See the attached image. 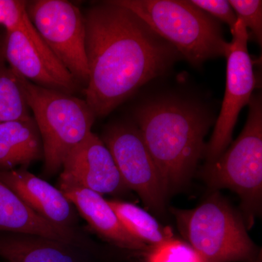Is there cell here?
Segmentation results:
<instances>
[{
	"mask_svg": "<svg viewBox=\"0 0 262 262\" xmlns=\"http://www.w3.org/2000/svg\"><path fill=\"white\" fill-rule=\"evenodd\" d=\"M84 20L89 67L84 93L96 117L111 113L182 56L139 17L113 0L89 8Z\"/></svg>",
	"mask_w": 262,
	"mask_h": 262,
	"instance_id": "6da1fadb",
	"label": "cell"
},
{
	"mask_svg": "<svg viewBox=\"0 0 262 262\" xmlns=\"http://www.w3.org/2000/svg\"><path fill=\"white\" fill-rule=\"evenodd\" d=\"M134 117L168 196L189 180L205 155L211 116L199 103L166 96L141 103Z\"/></svg>",
	"mask_w": 262,
	"mask_h": 262,
	"instance_id": "7a4b0ae2",
	"label": "cell"
},
{
	"mask_svg": "<svg viewBox=\"0 0 262 262\" xmlns=\"http://www.w3.org/2000/svg\"><path fill=\"white\" fill-rule=\"evenodd\" d=\"M145 22L189 63L225 56L229 42L213 17L189 0H113Z\"/></svg>",
	"mask_w": 262,
	"mask_h": 262,
	"instance_id": "3957f363",
	"label": "cell"
},
{
	"mask_svg": "<svg viewBox=\"0 0 262 262\" xmlns=\"http://www.w3.org/2000/svg\"><path fill=\"white\" fill-rule=\"evenodd\" d=\"M175 215L183 235L203 262H257L259 252L244 217L220 193Z\"/></svg>",
	"mask_w": 262,
	"mask_h": 262,
	"instance_id": "277c9868",
	"label": "cell"
},
{
	"mask_svg": "<svg viewBox=\"0 0 262 262\" xmlns=\"http://www.w3.org/2000/svg\"><path fill=\"white\" fill-rule=\"evenodd\" d=\"M246 125L228 149L211 163H207L203 177L213 189L227 188L241 198L246 227H252L261 209L262 100L252 96Z\"/></svg>",
	"mask_w": 262,
	"mask_h": 262,
	"instance_id": "5b68a950",
	"label": "cell"
},
{
	"mask_svg": "<svg viewBox=\"0 0 262 262\" xmlns=\"http://www.w3.org/2000/svg\"><path fill=\"white\" fill-rule=\"evenodd\" d=\"M22 82L42 139L44 173L54 175L69 153L92 132L96 115L85 100L45 89L23 77Z\"/></svg>",
	"mask_w": 262,
	"mask_h": 262,
	"instance_id": "8992f818",
	"label": "cell"
},
{
	"mask_svg": "<svg viewBox=\"0 0 262 262\" xmlns=\"http://www.w3.org/2000/svg\"><path fill=\"white\" fill-rule=\"evenodd\" d=\"M27 17L44 42L80 84L87 85L84 15L64 0L27 2Z\"/></svg>",
	"mask_w": 262,
	"mask_h": 262,
	"instance_id": "52a82bcc",
	"label": "cell"
},
{
	"mask_svg": "<svg viewBox=\"0 0 262 262\" xmlns=\"http://www.w3.org/2000/svg\"><path fill=\"white\" fill-rule=\"evenodd\" d=\"M229 42L227 58V81L225 97L214 130L206 146L207 163H211L223 154L232 141L234 125L241 110L248 105L256 86L253 63L248 53V29L237 18Z\"/></svg>",
	"mask_w": 262,
	"mask_h": 262,
	"instance_id": "ba28073f",
	"label": "cell"
},
{
	"mask_svg": "<svg viewBox=\"0 0 262 262\" xmlns=\"http://www.w3.org/2000/svg\"><path fill=\"white\" fill-rule=\"evenodd\" d=\"M101 139L113 155L127 189L135 191L150 209L163 213L167 195L159 171L138 127L126 122L113 124Z\"/></svg>",
	"mask_w": 262,
	"mask_h": 262,
	"instance_id": "9c48e42d",
	"label": "cell"
},
{
	"mask_svg": "<svg viewBox=\"0 0 262 262\" xmlns=\"http://www.w3.org/2000/svg\"><path fill=\"white\" fill-rule=\"evenodd\" d=\"M3 56L17 75L45 89L72 95L79 82L51 51L27 17L7 31Z\"/></svg>",
	"mask_w": 262,
	"mask_h": 262,
	"instance_id": "30bf717a",
	"label": "cell"
},
{
	"mask_svg": "<svg viewBox=\"0 0 262 262\" xmlns=\"http://www.w3.org/2000/svg\"><path fill=\"white\" fill-rule=\"evenodd\" d=\"M59 185L83 187L101 195L127 189L110 150L93 132L67 155Z\"/></svg>",
	"mask_w": 262,
	"mask_h": 262,
	"instance_id": "8fae6325",
	"label": "cell"
},
{
	"mask_svg": "<svg viewBox=\"0 0 262 262\" xmlns=\"http://www.w3.org/2000/svg\"><path fill=\"white\" fill-rule=\"evenodd\" d=\"M0 181L44 220L59 227L74 228V206L59 189L24 168L0 171Z\"/></svg>",
	"mask_w": 262,
	"mask_h": 262,
	"instance_id": "7c38bea8",
	"label": "cell"
},
{
	"mask_svg": "<svg viewBox=\"0 0 262 262\" xmlns=\"http://www.w3.org/2000/svg\"><path fill=\"white\" fill-rule=\"evenodd\" d=\"M59 189L90 227L108 242L123 249L142 253L149 249L127 232L101 194L77 186L59 185Z\"/></svg>",
	"mask_w": 262,
	"mask_h": 262,
	"instance_id": "4fadbf2b",
	"label": "cell"
},
{
	"mask_svg": "<svg viewBox=\"0 0 262 262\" xmlns=\"http://www.w3.org/2000/svg\"><path fill=\"white\" fill-rule=\"evenodd\" d=\"M0 232L40 236L86 250L88 243L74 228L59 227L38 215L0 181Z\"/></svg>",
	"mask_w": 262,
	"mask_h": 262,
	"instance_id": "5bb4252c",
	"label": "cell"
},
{
	"mask_svg": "<svg viewBox=\"0 0 262 262\" xmlns=\"http://www.w3.org/2000/svg\"><path fill=\"white\" fill-rule=\"evenodd\" d=\"M0 258L6 262H92L86 250L40 236L0 235Z\"/></svg>",
	"mask_w": 262,
	"mask_h": 262,
	"instance_id": "9a60e30c",
	"label": "cell"
},
{
	"mask_svg": "<svg viewBox=\"0 0 262 262\" xmlns=\"http://www.w3.org/2000/svg\"><path fill=\"white\" fill-rule=\"evenodd\" d=\"M43 158L42 139L33 116L0 124V171L27 168Z\"/></svg>",
	"mask_w": 262,
	"mask_h": 262,
	"instance_id": "2e32d148",
	"label": "cell"
},
{
	"mask_svg": "<svg viewBox=\"0 0 262 262\" xmlns=\"http://www.w3.org/2000/svg\"><path fill=\"white\" fill-rule=\"evenodd\" d=\"M107 202L127 232L149 248L173 238L171 229L160 225L152 215L140 207L116 200Z\"/></svg>",
	"mask_w": 262,
	"mask_h": 262,
	"instance_id": "e0dca14e",
	"label": "cell"
},
{
	"mask_svg": "<svg viewBox=\"0 0 262 262\" xmlns=\"http://www.w3.org/2000/svg\"><path fill=\"white\" fill-rule=\"evenodd\" d=\"M30 114L22 77L6 65L0 52V124L25 120Z\"/></svg>",
	"mask_w": 262,
	"mask_h": 262,
	"instance_id": "ac0fdd59",
	"label": "cell"
},
{
	"mask_svg": "<svg viewBox=\"0 0 262 262\" xmlns=\"http://www.w3.org/2000/svg\"><path fill=\"white\" fill-rule=\"evenodd\" d=\"M144 254V262H203L188 243L173 238L150 248Z\"/></svg>",
	"mask_w": 262,
	"mask_h": 262,
	"instance_id": "d6986e66",
	"label": "cell"
},
{
	"mask_svg": "<svg viewBox=\"0 0 262 262\" xmlns=\"http://www.w3.org/2000/svg\"><path fill=\"white\" fill-rule=\"evenodd\" d=\"M237 18L250 29L255 41L261 46L262 2L261 0H229Z\"/></svg>",
	"mask_w": 262,
	"mask_h": 262,
	"instance_id": "ffe728a7",
	"label": "cell"
},
{
	"mask_svg": "<svg viewBox=\"0 0 262 262\" xmlns=\"http://www.w3.org/2000/svg\"><path fill=\"white\" fill-rule=\"evenodd\" d=\"M190 3L208 13L212 17L220 19L229 26L231 33L234 31L237 16L233 8L226 0H190Z\"/></svg>",
	"mask_w": 262,
	"mask_h": 262,
	"instance_id": "44dd1931",
	"label": "cell"
},
{
	"mask_svg": "<svg viewBox=\"0 0 262 262\" xmlns=\"http://www.w3.org/2000/svg\"><path fill=\"white\" fill-rule=\"evenodd\" d=\"M26 1L0 0V25L7 31L13 30L27 15Z\"/></svg>",
	"mask_w": 262,
	"mask_h": 262,
	"instance_id": "7402d4cb",
	"label": "cell"
}]
</instances>
